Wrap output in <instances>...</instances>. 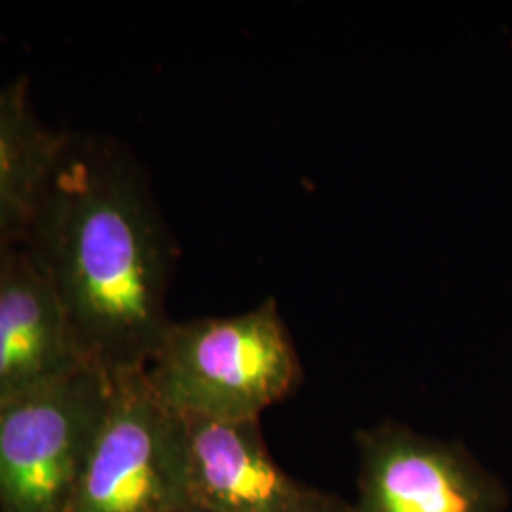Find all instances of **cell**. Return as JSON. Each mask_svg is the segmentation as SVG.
<instances>
[{
	"label": "cell",
	"mask_w": 512,
	"mask_h": 512,
	"mask_svg": "<svg viewBox=\"0 0 512 512\" xmlns=\"http://www.w3.org/2000/svg\"><path fill=\"white\" fill-rule=\"evenodd\" d=\"M19 249L65 311L86 361L145 368L171 327L179 247L145 167L118 139L65 133Z\"/></svg>",
	"instance_id": "6da1fadb"
},
{
	"label": "cell",
	"mask_w": 512,
	"mask_h": 512,
	"mask_svg": "<svg viewBox=\"0 0 512 512\" xmlns=\"http://www.w3.org/2000/svg\"><path fill=\"white\" fill-rule=\"evenodd\" d=\"M145 372L179 416L230 421L260 420L302 380L293 338L272 298L232 317L171 323Z\"/></svg>",
	"instance_id": "7a4b0ae2"
},
{
	"label": "cell",
	"mask_w": 512,
	"mask_h": 512,
	"mask_svg": "<svg viewBox=\"0 0 512 512\" xmlns=\"http://www.w3.org/2000/svg\"><path fill=\"white\" fill-rule=\"evenodd\" d=\"M112 372L82 363L0 401V512H69L109 406Z\"/></svg>",
	"instance_id": "3957f363"
},
{
	"label": "cell",
	"mask_w": 512,
	"mask_h": 512,
	"mask_svg": "<svg viewBox=\"0 0 512 512\" xmlns=\"http://www.w3.org/2000/svg\"><path fill=\"white\" fill-rule=\"evenodd\" d=\"M183 418L145 368L112 372L109 406L69 512H175L188 505Z\"/></svg>",
	"instance_id": "277c9868"
},
{
	"label": "cell",
	"mask_w": 512,
	"mask_h": 512,
	"mask_svg": "<svg viewBox=\"0 0 512 512\" xmlns=\"http://www.w3.org/2000/svg\"><path fill=\"white\" fill-rule=\"evenodd\" d=\"M355 512H505L503 482L458 442L399 423L357 433Z\"/></svg>",
	"instance_id": "5b68a950"
},
{
	"label": "cell",
	"mask_w": 512,
	"mask_h": 512,
	"mask_svg": "<svg viewBox=\"0 0 512 512\" xmlns=\"http://www.w3.org/2000/svg\"><path fill=\"white\" fill-rule=\"evenodd\" d=\"M181 418L192 505L209 512H298L315 492L275 461L260 420Z\"/></svg>",
	"instance_id": "8992f818"
},
{
	"label": "cell",
	"mask_w": 512,
	"mask_h": 512,
	"mask_svg": "<svg viewBox=\"0 0 512 512\" xmlns=\"http://www.w3.org/2000/svg\"><path fill=\"white\" fill-rule=\"evenodd\" d=\"M86 363L67 315L21 249L0 279V401Z\"/></svg>",
	"instance_id": "52a82bcc"
},
{
	"label": "cell",
	"mask_w": 512,
	"mask_h": 512,
	"mask_svg": "<svg viewBox=\"0 0 512 512\" xmlns=\"http://www.w3.org/2000/svg\"><path fill=\"white\" fill-rule=\"evenodd\" d=\"M63 139L38 116L29 76L0 88V251L25 238Z\"/></svg>",
	"instance_id": "ba28073f"
},
{
	"label": "cell",
	"mask_w": 512,
	"mask_h": 512,
	"mask_svg": "<svg viewBox=\"0 0 512 512\" xmlns=\"http://www.w3.org/2000/svg\"><path fill=\"white\" fill-rule=\"evenodd\" d=\"M298 512H355V507L334 495L321 494L315 490Z\"/></svg>",
	"instance_id": "9c48e42d"
},
{
	"label": "cell",
	"mask_w": 512,
	"mask_h": 512,
	"mask_svg": "<svg viewBox=\"0 0 512 512\" xmlns=\"http://www.w3.org/2000/svg\"><path fill=\"white\" fill-rule=\"evenodd\" d=\"M12 251H14V249H10V251H0V279H2L4 270H6V264H8V258H10Z\"/></svg>",
	"instance_id": "30bf717a"
},
{
	"label": "cell",
	"mask_w": 512,
	"mask_h": 512,
	"mask_svg": "<svg viewBox=\"0 0 512 512\" xmlns=\"http://www.w3.org/2000/svg\"><path fill=\"white\" fill-rule=\"evenodd\" d=\"M175 512H209L202 509V507H196V505H192V503H188V505H184L181 509H177Z\"/></svg>",
	"instance_id": "8fae6325"
}]
</instances>
